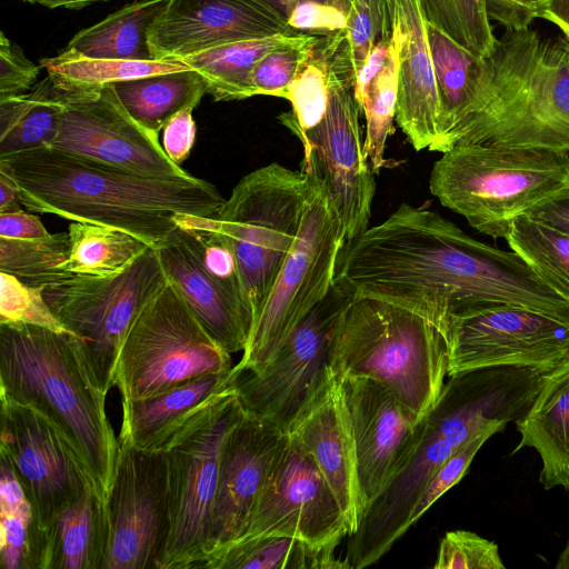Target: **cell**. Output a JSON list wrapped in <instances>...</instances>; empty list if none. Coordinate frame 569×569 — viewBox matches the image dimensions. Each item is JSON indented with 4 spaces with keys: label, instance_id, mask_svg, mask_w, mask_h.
<instances>
[{
    "label": "cell",
    "instance_id": "6da1fadb",
    "mask_svg": "<svg viewBox=\"0 0 569 569\" xmlns=\"http://www.w3.org/2000/svg\"><path fill=\"white\" fill-rule=\"evenodd\" d=\"M335 281L348 296L417 309L446 337L449 316L490 303L569 321V303L517 253L480 242L438 212L409 203L345 246Z\"/></svg>",
    "mask_w": 569,
    "mask_h": 569
},
{
    "label": "cell",
    "instance_id": "7a4b0ae2",
    "mask_svg": "<svg viewBox=\"0 0 569 569\" xmlns=\"http://www.w3.org/2000/svg\"><path fill=\"white\" fill-rule=\"evenodd\" d=\"M30 211L127 231L158 248L180 213L218 218L226 199L192 174L151 177L44 147L0 159Z\"/></svg>",
    "mask_w": 569,
    "mask_h": 569
},
{
    "label": "cell",
    "instance_id": "3957f363",
    "mask_svg": "<svg viewBox=\"0 0 569 569\" xmlns=\"http://www.w3.org/2000/svg\"><path fill=\"white\" fill-rule=\"evenodd\" d=\"M537 393L528 370L489 367L449 377L422 418L419 441L402 469L366 508L349 536L346 560L353 569L377 562L408 530L415 506L439 468L463 445L489 429L519 420Z\"/></svg>",
    "mask_w": 569,
    "mask_h": 569
},
{
    "label": "cell",
    "instance_id": "277c9868",
    "mask_svg": "<svg viewBox=\"0 0 569 569\" xmlns=\"http://www.w3.org/2000/svg\"><path fill=\"white\" fill-rule=\"evenodd\" d=\"M569 152V58L565 38L506 31L479 59L468 99L439 143Z\"/></svg>",
    "mask_w": 569,
    "mask_h": 569
},
{
    "label": "cell",
    "instance_id": "5b68a950",
    "mask_svg": "<svg viewBox=\"0 0 569 569\" xmlns=\"http://www.w3.org/2000/svg\"><path fill=\"white\" fill-rule=\"evenodd\" d=\"M0 391L29 405L67 438L106 500L119 441L82 341L70 332L0 323Z\"/></svg>",
    "mask_w": 569,
    "mask_h": 569
},
{
    "label": "cell",
    "instance_id": "8992f818",
    "mask_svg": "<svg viewBox=\"0 0 569 569\" xmlns=\"http://www.w3.org/2000/svg\"><path fill=\"white\" fill-rule=\"evenodd\" d=\"M329 367L337 379L378 381L421 420L445 386L446 335L427 315L405 303L349 296L331 337Z\"/></svg>",
    "mask_w": 569,
    "mask_h": 569
},
{
    "label": "cell",
    "instance_id": "52a82bcc",
    "mask_svg": "<svg viewBox=\"0 0 569 569\" xmlns=\"http://www.w3.org/2000/svg\"><path fill=\"white\" fill-rule=\"evenodd\" d=\"M441 154L430 171V192L493 239H505L517 218L569 187L565 150L465 144Z\"/></svg>",
    "mask_w": 569,
    "mask_h": 569
},
{
    "label": "cell",
    "instance_id": "ba28073f",
    "mask_svg": "<svg viewBox=\"0 0 569 569\" xmlns=\"http://www.w3.org/2000/svg\"><path fill=\"white\" fill-rule=\"evenodd\" d=\"M308 193L306 171L271 162L246 174L221 208L253 323L298 234Z\"/></svg>",
    "mask_w": 569,
    "mask_h": 569
},
{
    "label": "cell",
    "instance_id": "9c48e42d",
    "mask_svg": "<svg viewBox=\"0 0 569 569\" xmlns=\"http://www.w3.org/2000/svg\"><path fill=\"white\" fill-rule=\"evenodd\" d=\"M309 193L300 229L263 303L234 371L262 368L308 311L336 283L346 246L341 224L327 189L309 169Z\"/></svg>",
    "mask_w": 569,
    "mask_h": 569
},
{
    "label": "cell",
    "instance_id": "30bf717a",
    "mask_svg": "<svg viewBox=\"0 0 569 569\" xmlns=\"http://www.w3.org/2000/svg\"><path fill=\"white\" fill-rule=\"evenodd\" d=\"M244 410L233 388L166 442L170 528L160 569L203 568L224 442Z\"/></svg>",
    "mask_w": 569,
    "mask_h": 569
},
{
    "label": "cell",
    "instance_id": "8fae6325",
    "mask_svg": "<svg viewBox=\"0 0 569 569\" xmlns=\"http://www.w3.org/2000/svg\"><path fill=\"white\" fill-rule=\"evenodd\" d=\"M233 368L231 353L203 328L168 280L140 311L119 351L114 387L121 403Z\"/></svg>",
    "mask_w": 569,
    "mask_h": 569
},
{
    "label": "cell",
    "instance_id": "7c38bea8",
    "mask_svg": "<svg viewBox=\"0 0 569 569\" xmlns=\"http://www.w3.org/2000/svg\"><path fill=\"white\" fill-rule=\"evenodd\" d=\"M167 282L156 249L149 248L118 274L72 276L44 288L47 303L82 341L106 391L114 387L117 360L129 329Z\"/></svg>",
    "mask_w": 569,
    "mask_h": 569
},
{
    "label": "cell",
    "instance_id": "4fadbf2b",
    "mask_svg": "<svg viewBox=\"0 0 569 569\" xmlns=\"http://www.w3.org/2000/svg\"><path fill=\"white\" fill-rule=\"evenodd\" d=\"M348 297L335 283L262 368L243 372L233 369L232 387L244 412L290 431L331 377L330 341Z\"/></svg>",
    "mask_w": 569,
    "mask_h": 569
},
{
    "label": "cell",
    "instance_id": "5bb4252c",
    "mask_svg": "<svg viewBox=\"0 0 569 569\" xmlns=\"http://www.w3.org/2000/svg\"><path fill=\"white\" fill-rule=\"evenodd\" d=\"M447 376L517 367L549 372L569 361V321L508 303H490L449 316Z\"/></svg>",
    "mask_w": 569,
    "mask_h": 569
},
{
    "label": "cell",
    "instance_id": "9a60e30c",
    "mask_svg": "<svg viewBox=\"0 0 569 569\" xmlns=\"http://www.w3.org/2000/svg\"><path fill=\"white\" fill-rule=\"evenodd\" d=\"M118 441L106 499L109 543L103 569H160L170 528L167 459L162 451Z\"/></svg>",
    "mask_w": 569,
    "mask_h": 569
},
{
    "label": "cell",
    "instance_id": "2e32d148",
    "mask_svg": "<svg viewBox=\"0 0 569 569\" xmlns=\"http://www.w3.org/2000/svg\"><path fill=\"white\" fill-rule=\"evenodd\" d=\"M58 90L62 111L50 148L143 176L190 174L168 157L159 134L127 112L111 84Z\"/></svg>",
    "mask_w": 569,
    "mask_h": 569
},
{
    "label": "cell",
    "instance_id": "e0dca14e",
    "mask_svg": "<svg viewBox=\"0 0 569 569\" xmlns=\"http://www.w3.org/2000/svg\"><path fill=\"white\" fill-rule=\"evenodd\" d=\"M0 400V453L10 461L46 538L58 515L94 485L72 446L48 418L2 391Z\"/></svg>",
    "mask_w": 569,
    "mask_h": 569
},
{
    "label": "cell",
    "instance_id": "ac0fdd59",
    "mask_svg": "<svg viewBox=\"0 0 569 569\" xmlns=\"http://www.w3.org/2000/svg\"><path fill=\"white\" fill-rule=\"evenodd\" d=\"M268 535L336 548L349 536L336 495L310 455L289 432L271 463L247 528L236 541Z\"/></svg>",
    "mask_w": 569,
    "mask_h": 569
},
{
    "label": "cell",
    "instance_id": "d6986e66",
    "mask_svg": "<svg viewBox=\"0 0 569 569\" xmlns=\"http://www.w3.org/2000/svg\"><path fill=\"white\" fill-rule=\"evenodd\" d=\"M360 114L355 84L339 80L321 121L295 133L303 146L301 169L313 171L325 184L346 244L368 228L376 192L375 173L363 151Z\"/></svg>",
    "mask_w": 569,
    "mask_h": 569
},
{
    "label": "cell",
    "instance_id": "ffe728a7",
    "mask_svg": "<svg viewBox=\"0 0 569 569\" xmlns=\"http://www.w3.org/2000/svg\"><path fill=\"white\" fill-rule=\"evenodd\" d=\"M338 380L351 430L365 512L411 457L421 435L422 419L373 379L343 377Z\"/></svg>",
    "mask_w": 569,
    "mask_h": 569
},
{
    "label": "cell",
    "instance_id": "44dd1931",
    "mask_svg": "<svg viewBox=\"0 0 569 569\" xmlns=\"http://www.w3.org/2000/svg\"><path fill=\"white\" fill-rule=\"evenodd\" d=\"M286 433L247 412L230 431L220 459L204 569L243 535Z\"/></svg>",
    "mask_w": 569,
    "mask_h": 569
},
{
    "label": "cell",
    "instance_id": "7402d4cb",
    "mask_svg": "<svg viewBox=\"0 0 569 569\" xmlns=\"http://www.w3.org/2000/svg\"><path fill=\"white\" fill-rule=\"evenodd\" d=\"M278 33L291 32L248 0H169L151 26L148 42L154 60H181L224 43Z\"/></svg>",
    "mask_w": 569,
    "mask_h": 569
},
{
    "label": "cell",
    "instance_id": "603a6c76",
    "mask_svg": "<svg viewBox=\"0 0 569 569\" xmlns=\"http://www.w3.org/2000/svg\"><path fill=\"white\" fill-rule=\"evenodd\" d=\"M289 433L310 455L342 509L349 536L363 515L353 441L339 380L331 377L298 417Z\"/></svg>",
    "mask_w": 569,
    "mask_h": 569
},
{
    "label": "cell",
    "instance_id": "cb8c5ba5",
    "mask_svg": "<svg viewBox=\"0 0 569 569\" xmlns=\"http://www.w3.org/2000/svg\"><path fill=\"white\" fill-rule=\"evenodd\" d=\"M393 1V29L398 41L396 121L415 150L435 151L439 140V99L418 0Z\"/></svg>",
    "mask_w": 569,
    "mask_h": 569
},
{
    "label": "cell",
    "instance_id": "d4e9b609",
    "mask_svg": "<svg viewBox=\"0 0 569 569\" xmlns=\"http://www.w3.org/2000/svg\"><path fill=\"white\" fill-rule=\"evenodd\" d=\"M156 251L168 280L213 340L229 353L243 351L253 326L250 309L206 272L178 229Z\"/></svg>",
    "mask_w": 569,
    "mask_h": 569
},
{
    "label": "cell",
    "instance_id": "484cf974",
    "mask_svg": "<svg viewBox=\"0 0 569 569\" xmlns=\"http://www.w3.org/2000/svg\"><path fill=\"white\" fill-rule=\"evenodd\" d=\"M233 368L204 375L150 398L121 403L118 440L146 451H161L169 438L197 412L232 389Z\"/></svg>",
    "mask_w": 569,
    "mask_h": 569
},
{
    "label": "cell",
    "instance_id": "4316f807",
    "mask_svg": "<svg viewBox=\"0 0 569 569\" xmlns=\"http://www.w3.org/2000/svg\"><path fill=\"white\" fill-rule=\"evenodd\" d=\"M515 423L520 441L513 453L533 448L543 488L569 491V361L545 375L531 406Z\"/></svg>",
    "mask_w": 569,
    "mask_h": 569
},
{
    "label": "cell",
    "instance_id": "83f0119b",
    "mask_svg": "<svg viewBox=\"0 0 569 569\" xmlns=\"http://www.w3.org/2000/svg\"><path fill=\"white\" fill-rule=\"evenodd\" d=\"M108 543L106 500L90 486L46 531L40 569H103Z\"/></svg>",
    "mask_w": 569,
    "mask_h": 569
},
{
    "label": "cell",
    "instance_id": "f1b7e54d",
    "mask_svg": "<svg viewBox=\"0 0 569 569\" xmlns=\"http://www.w3.org/2000/svg\"><path fill=\"white\" fill-rule=\"evenodd\" d=\"M356 73L342 30L318 36L283 99L292 110L280 120L293 133L317 126L323 118L330 93L339 80L356 83Z\"/></svg>",
    "mask_w": 569,
    "mask_h": 569
},
{
    "label": "cell",
    "instance_id": "f546056e",
    "mask_svg": "<svg viewBox=\"0 0 569 569\" xmlns=\"http://www.w3.org/2000/svg\"><path fill=\"white\" fill-rule=\"evenodd\" d=\"M127 112L147 130L159 134L184 109H194L208 82L193 69L151 74L111 83Z\"/></svg>",
    "mask_w": 569,
    "mask_h": 569
},
{
    "label": "cell",
    "instance_id": "4dcf8cb0",
    "mask_svg": "<svg viewBox=\"0 0 569 569\" xmlns=\"http://www.w3.org/2000/svg\"><path fill=\"white\" fill-rule=\"evenodd\" d=\"M61 111L59 90L49 76L30 92L0 97V159L49 147Z\"/></svg>",
    "mask_w": 569,
    "mask_h": 569
},
{
    "label": "cell",
    "instance_id": "1f68e13d",
    "mask_svg": "<svg viewBox=\"0 0 569 569\" xmlns=\"http://www.w3.org/2000/svg\"><path fill=\"white\" fill-rule=\"evenodd\" d=\"M169 0H147L123 7L102 21L79 31L67 49L90 58L154 60L148 33Z\"/></svg>",
    "mask_w": 569,
    "mask_h": 569
},
{
    "label": "cell",
    "instance_id": "d6a6232c",
    "mask_svg": "<svg viewBox=\"0 0 569 569\" xmlns=\"http://www.w3.org/2000/svg\"><path fill=\"white\" fill-rule=\"evenodd\" d=\"M297 36L278 33L229 42L181 60L204 77L208 93L216 101L242 100L251 97L250 73L254 64L266 53Z\"/></svg>",
    "mask_w": 569,
    "mask_h": 569
},
{
    "label": "cell",
    "instance_id": "836d02e7",
    "mask_svg": "<svg viewBox=\"0 0 569 569\" xmlns=\"http://www.w3.org/2000/svg\"><path fill=\"white\" fill-rule=\"evenodd\" d=\"M336 547L302 539L268 535L236 541L216 557L207 569H347L349 562L335 556Z\"/></svg>",
    "mask_w": 569,
    "mask_h": 569
},
{
    "label": "cell",
    "instance_id": "e575fe53",
    "mask_svg": "<svg viewBox=\"0 0 569 569\" xmlns=\"http://www.w3.org/2000/svg\"><path fill=\"white\" fill-rule=\"evenodd\" d=\"M0 567L40 569L44 538L8 458L0 453Z\"/></svg>",
    "mask_w": 569,
    "mask_h": 569
},
{
    "label": "cell",
    "instance_id": "d590c367",
    "mask_svg": "<svg viewBox=\"0 0 569 569\" xmlns=\"http://www.w3.org/2000/svg\"><path fill=\"white\" fill-rule=\"evenodd\" d=\"M67 232L69 253L63 269L74 276L118 274L151 248L138 237L104 224L72 221Z\"/></svg>",
    "mask_w": 569,
    "mask_h": 569
},
{
    "label": "cell",
    "instance_id": "8d00e7d4",
    "mask_svg": "<svg viewBox=\"0 0 569 569\" xmlns=\"http://www.w3.org/2000/svg\"><path fill=\"white\" fill-rule=\"evenodd\" d=\"M60 90L92 88L164 72L191 69L182 60H119L86 57L64 49L53 58L40 60Z\"/></svg>",
    "mask_w": 569,
    "mask_h": 569
},
{
    "label": "cell",
    "instance_id": "74e56055",
    "mask_svg": "<svg viewBox=\"0 0 569 569\" xmlns=\"http://www.w3.org/2000/svg\"><path fill=\"white\" fill-rule=\"evenodd\" d=\"M398 96V41L393 38L385 64L363 84L355 88V97L366 119L365 156L378 173L385 166L387 141L393 132Z\"/></svg>",
    "mask_w": 569,
    "mask_h": 569
},
{
    "label": "cell",
    "instance_id": "f35d334b",
    "mask_svg": "<svg viewBox=\"0 0 569 569\" xmlns=\"http://www.w3.org/2000/svg\"><path fill=\"white\" fill-rule=\"evenodd\" d=\"M505 239L511 251L569 303V236L521 216L512 222Z\"/></svg>",
    "mask_w": 569,
    "mask_h": 569
},
{
    "label": "cell",
    "instance_id": "ab89813d",
    "mask_svg": "<svg viewBox=\"0 0 569 569\" xmlns=\"http://www.w3.org/2000/svg\"><path fill=\"white\" fill-rule=\"evenodd\" d=\"M439 99V140L449 131L463 108L479 58L426 21Z\"/></svg>",
    "mask_w": 569,
    "mask_h": 569
},
{
    "label": "cell",
    "instance_id": "60d3db41",
    "mask_svg": "<svg viewBox=\"0 0 569 569\" xmlns=\"http://www.w3.org/2000/svg\"><path fill=\"white\" fill-rule=\"evenodd\" d=\"M68 253L67 231L34 239L0 237V271L28 286L47 288L74 276L63 269Z\"/></svg>",
    "mask_w": 569,
    "mask_h": 569
},
{
    "label": "cell",
    "instance_id": "b9f144b4",
    "mask_svg": "<svg viewBox=\"0 0 569 569\" xmlns=\"http://www.w3.org/2000/svg\"><path fill=\"white\" fill-rule=\"evenodd\" d=\"M176 224L206 272L250 309L236 252L220 227L219 217L180 213L176 217Z\"/></svg>",
    "mask_w": 569,
    "mask_h": 569
},
{
    "label": "cell",
    "instance_id": "7bdbcfd3",
    "mask_svg": "<svg viewBox=\"0 0 569 569\" xmlns=\"http://www.w3.org/2000/svg\"><path fill=\"white\" fill-rule=\"evenodd\" d=\"M427 22L465 50L481 59L493 49V36L486 0H418Z\"/></svg>",
    "mask_w": 569,
    "mask_h": 569
},
{
    "label": "cell",
    "instance_id": "ee69618b",
    "mask_svg": "<svg viewBox=\"0 0 569 569\" xmlns=\"http://www.w3.org/2000/svg\"><path fill=\"white\" fill-rule=\"evenodd\" d=\"M291 33L326 36L345 28L353 0H248Z\"/></svg>",
    "mask_w": 569,
    "mask_h": 569
},
{
    "label": "cell",
    "instance_id": "f6af8a7d",
    "mask_svg": "<svg viewBox=\"0 0 569 569\" xmlns=\"http://www.w3.org/2000/svg\"><path fill=\"white\" fill-rule=\"evenodd\" d=\"M342 32L357 77L371 50L393 36V1L353 0Z\"/></svg>",
    "mask_w": 569,
    "mask_h": 569
},
{
    "label": "cell",
    "instance_id": "bcb514c9",
    "mask_svg": "<svg viewBox=\"0 0 569 569\" xmlns=\"http://www.w3.org/2000/svg\"><path fill=\"white\" fill-rule=\"evenodd\" d=\"M318 36L299 34L266 53L250 73V94L283 98Z\"/></svg>",
    "mask_w": 569,
    "mask_h": 569
},
{
    "label": "cell",
    "instance_id": "7dc6e473",
    "mask_svg": "<svg viewBox=\"0 0 569 569\" xmlns=\"http://www.w3.org/2000/svg\"><path fill=\"white\" fill-rule=\"evenodd\" d=\"M0 323H22L69 332L47 303L44 288L31 287L0 271Z\"/></svg>",
    "mask_w": 569,
    "mask_h": 569
},
{
    "label": "cell",
    "instance_id": "c3c4849f",
    "mask_svg": "<svg viewBox=\"0 0 569 569\" xmlns=\"http://www.w3.org/2000/svg\"><path fill=\"white\" fill-rule=\"evenodd\" d=\"M435 569H505L496 542L467 530L448 531L440 541Z\"/></svg>",
    "mask_w": 569,
    "mask_h": 569
},
{
    "label": "cell",
    "instance_id": "681fc988",
    "mask_svg": "<svg viewBox=\"0 0 569 569\" xmlns=\"http://www.w3.org/2000/svg\"><path fill=\"white\" fill-rule=\"evenodd\" d=\"M496 432L489 429L459 448L435 473L426 486L410 516L412 526L445 492L460 481L483 443Z\"/></svg>",
    "mask_w": 569,
    "mask_h": 569
},
{
    "label": "cell",
    "instance_id": "f907efd6",
    "mask_svg": "<svg viewBox=\"0 0 569 569\" xmlns=\"http://www.w3.org/2000/svg\"><path fill=\"white\" fill-rule=\"evenodd\" d=\"M21 48L0 33V97L21 94L36 84L40 69Z\"/></svg>",
    "mask_w": 569,
    "mask_h": 569
},
{
    "label": "cell",
    "instance_id": "816d5d0a",
    "mask_svg": "<svg viewBox=\"0 0 569 569\" xmlns=\"http://www.w3.org/2000/svg\"><path fill=\"white\" fill-rule=\"evenodd\" d=\"M192 110L184 109L178 112L162 129V148L178 166L189 157L196 142L197 128Z\"/></svg>",
    "mask_w": 569,
    "mask_h": 569
},
{
    "label": "cell",
    "instance_id": "f5cc1de1",
    "mask_svg": "<svg viewBox=\"0 0 569 569\" xmlns=\"http://www.w3.org/2000/svg\"><path fill=\"white\" fill-rule=\"evenodd\" d=\"M489 20L498 21L507 31L528 30L540 16L539 0H486Z\"/></svg>",
    "mask_w": 569,
    "mask_h": 569
},
{
    "label": "cell",
    "instance_id": "db71d44e",
    "mask_svg": "<svg viewBox=\"0 0 569 569\" xmlns=\"http://www.w3.org/2000/svg\"><path fill=\"white\" fill-rule=\"evenodd\" d=\"M41 221L23 210L0 213V237L7 239H34L48 236Z\"/></svg>",
    "mask_w": 569,
    "mask_h": 569
},
{
    "label": "cell",
    "instance_id": "11a10c76",
    "mask_svg": "<svg viewBox=\"0 0 569 569\" xmlns=\"http://www.w3.org/2000/svg\"><path fill=\"white\" fill-rule=\"evenodd\" d=\"M526 216L569 236V187Z\"/></svg>",
    "mask_w": 569,
    "mask_h": 569
},
{
    "label": "cell",
    "instance_id": "9f6ffc18",
    "mask_svg": "<svg viewBox=\"0 0 569 569\" xmlns=\"http://www.w3.org/2000/svg\"><path fill=\"white\" fill-rule=\"evenodd\" d=\"M539 18L556 24L569 38V0H546L540 4Z\"/></svg>",
    "mask_w": 569,
    "mask_h": 569
},
{
    "label": "cell",
    "instance_id": "6f0895ef",
    "mask_svg": "<svg viewBox=\"0 0 569 569\" xmlns=\"http://www.w3.org/2000/svg\"><path fill=\"white\" fill-rule=\"evenodd\" d=\"M20 192L14 181L0 171V213L14 212L21 209Z\"/></svg>",
    "mask_w": 569,
    "mask_h": 569
},
{
    "label": "cell",
    "instance_id": "680465c9",
    "mask_svg": "<svg viewBox=\"0 0 569 569\" xmlns=\"http://www.w3.org/2000/svg\"><path fill=\"white\" fill-rule=\"evenodd\" d=\"M97 1H106V0H41L40 4L46 6L48 8H58L64 7L70 9H79L89 3Z\"/></svg>",
    "mask_w": 569,
    "mask_h": 569
},
{
    "label": "cell",
    "instance_id": "91938a15",
    "mask_svg": "<svg viewBox=\"0 0 569 569\" xmlns=\"http://www.w3.org/2000/svg\"><path fill=\"white\" fill-rule=\"evenodd\" d=\"M556 568L558 569H569V541L567 542L565 549L560 553Z\"/></svg>",
    "mask_w": 569,
    "mask_h": 569
},
{
    "label": "cell",
    "instance_id": "94428289",
    "mask_svg": "<svg viewBox=\"0 0 569 569\" xmlns=\"http://www.w3.org/2000/svg\"><path fill=\"white\" fill-rule=\"evenodd\" d=\"M563 38H565V47H566L568 58H569V38H567V37H563Z\"/></svg>",
    "mask_w": 569,
    "mask_h": 569
},
{
    "label": "cell",
    "instance_id": "6125c7cd",
    "mask_svg": "<svg viewBox=\"0 0 569 569\" xmlns=\"http://www.w3.org/2000/svg\"><path fill=\"white\" fill-rule=\"evenodd\" d=\"M23 1H27V2H30V3H40L41 0H23Z\"/></svg>",
    "mask_w": 569,
    "mask_h": 569
},
{
    "label": "cell",
    "instance_id": "be15d7a7",
    "mask_svg": "<svg viewBox=\"0 0 569 569\" xmlns=\"http://www.w3.org/2000/svg\"><path fill=\"white\" fill-rule=\"evenodd\" d=\"M543 1H546V0H539L540 4H541Z\"/></svg>",
    "mask_w": 569,
    "mask_h": 569
}]
</instances>
